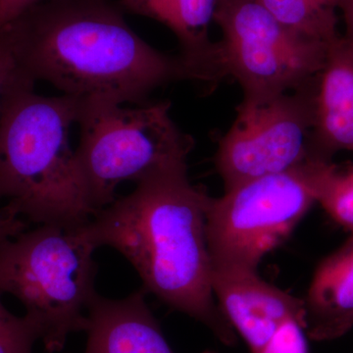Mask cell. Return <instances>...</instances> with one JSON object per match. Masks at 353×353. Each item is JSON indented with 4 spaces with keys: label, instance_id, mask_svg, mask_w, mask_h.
Masks as SVG:
<instances>
[{
    "label": "cell",
    "instance_id": "cell-1",
    "mask_svg": "<svg viewBox=\"0 0 353 353\" xmlns=\"http://www.w3.org/2000/svg\"><path fill=\"white\" fill-rule=\"evenodd\" d=\"M118 0H43L12 21L26 75L81 101H145L179 81L210 88L183 55L166 54L139 38Z\"/></svg>",
    "mask_w": 353,
    "mask_h": 353
},
{
    "label": "cell",
    "instance_id": "cell-2",
    "mask_svg": "<svg viewBox=\"0 0 353 353\" xmlns=\"http://www.w3.org/2000/svg\"><path fill=\"white\" fill-rule=\"evenodd\" d=\"M209 199L190 183L188 167L162 172L99 210L83 231L97 248L110 246L119 252L138 272L146 292L231 345L236 332L211 285Z\"/></svg>",
    "mask_w": 353,
    "mask_h": 353
},
{
    "label": "cell",
    "instance_id": "cell-3",
    "mask_svg": "<svg viewBox=\"0 0 353 353\" xmlns=\"http://www.w3.org/2000/svg\"><path fill=\"white\" fill-rule=\"evenodd\" d=\"M81 101L46 97L34 85L13 90L0 108V199L7 214L38 225L83 226L97 212L83 190L70 130Z\"/></svg>",
    "mask_w": 353,
    "mask_h": 353
},
{
    "label": "cell",
    "instance_id": "cell-4",
    "mask_svg": "<svg viewBox=\"0 0 353 353\" xmlns=\"http://www.w3.org/2000/svg\"><path fill=\"white\" fill-rule=\"evenodd\" d=\"M97 246L80 227L39 225L0 245V292L24 305L50 353L72 333L85 331L97 294Z\"/></svg>",
    "mask_w": 353,
    "mask_h": 353
},
{
    "label": "cell",
    "instance_id": "cell-5",
    "mask_svg": "<svg viewBox=\"0 0 353 353\" xmlns=\"http://www.w3.org/2000/svg\"><path fill=\"white\" fill-rule=\"evenodd\" d=\"M77 166L95 212L117 199L121 183H138L162 172L188 167L194 139L170 115L171 102L126 108L123 104L81 101Z\"/></svg>",
    "mask_w": 353,
    "mask_h": 353
},
{
    "label": "cell",
    "instance_id": "cell-6",
    "mask_svg": "<svg viewBox=\"0 0 353 353\" xmlns=\"http://www.w3.org/2000/svg\"><path fill=\"white\" fill-rule=\"evenodd\" d=\"M331 162L310 157L289 170L210 196L206 230L212 267L257 271L318 203Z\"/></svg>",
    "mask_w": 353,
    "mask_h": 353
},
{
    "label": "cell",
    "instance_id": "cell-7",
    "mask_svg": "<svg viewBox=\"0 0 353 353\" xmlns=\"http://www.w3.org/2000/svg\"><path fill=\"white\" fill-rule=\"evenodd\" d=\"M214 22L223 34L221 73L240 83L241 101L259 103L305 87L324 65L329 43L281 24L259 0H217Z\"/></svg>",
    "mask_w": 353,
    "mask_h": 353
},
{
    "label": "cell",
    "instance_id": "cell-8",
    "mask_svg": "<svg viewBox=\"0 0 353 353\" xmlns=\"http://www.w3.org/2000/svg\"><path fill=\"white\" fill-rule=\"evenodd\" d=\"M316 79L266 101L241 102L215 154L225 192L253 179L289 170L310 157Z\"/></svg>",
    "mask_w": 353,
    "mask_h": 353
},
{
    "label": "cell",
    "instance_id": "cell-9",
    "mask_svg": "<svg viewBox=\"0 0 353 353\" xmlns=\"http://www.w3.org/2000/svg\"><path fill=\"white\" fill-rule=\"evenodd\" d=\"M211 285L221 311L252 353H259L287 322L304 329L303 299L266 282L257 271L212 267Z\"/></svg>",
    "mask_w": 353,
    "mask_h": 353
},
{
    "label": "cell",
    "instance_id": "cell-10",
    "mask_svg": "<svg viewBox=\"0 0 353 353\" xmlns=\"http://www.w3.org/2000/svg\"><path fill=\"white\" fill-rule=\"evenodd\" d=\"M343 150L353 152V44L339 36L316 79L310 157L332 161Z\"/></svg>",
    "mask_w": 353,
    "mask_h": 353
},
{
    "label": "cell",
    "instance_id": "cell-11",
    "mask_svg": "<svg viewBox=\"0 0 353 353\" xmlns=\"http://www.w3.org/2000/svg\"><path fill=\"white\" fill-rule=\"evenodd\" d=\"M146 292L119 299L97 292L88 308L85 353H175L146 303Z\"/></svg>",
    "mask_w": 353,
    "mask_h": 353
},
{
    "label": "cell",
    "instance_id": "cell-12",
    "mask_svg": "<svg viewBox=\"0 0 353 353\" xmlns=\"http://www.w3.org/2000/svg\"><path fill=\"white\" fill-rule=\"evenodd\" d=\"M322 260L303 299L304 331L315 341H331L353 327V232Z\"/></svg>",
    "mask_w": 353,
    "mask_h": 353
},
{
    "label": "cell",
    "instance_id": "cell-13",
    "mask_svg": "<svg viewBox=\"0 0 353 353\" xmlns=\"http://www.w3.org/2000/svg\"><path fill=\"white\" fill-rule=\"evenodd\" d=\"M125 11L162 23L175 34L181 54L208 76L211 85L223 79L218 57V43L208 36L214 21L217 0H118Z\"/></svg>",
    "mask_w": 353,
    "mask_h": 353
},
{
    "label": "cell",
    "instance_id": "cell-14",
    "mask_svg": "<svg viewBox=\"0 0 353 353\" xmlns=\"http://www.w3.org/2000/svg\"><path fill=\"white\" fill-rule=\"evenodd\" d=\"M262 6L292 31L330 43L338 38V17L315 0H259Z\"/></svg>",
    "mask_w": 353,
    "mask_h": 353
},
{
    "label": "cell",
    "instance_id": "cell-15",
    "mask_svg": "<svg viewBox=\"0 0 353 353\" xmlns=\"http://www.w3.org/2000/svg\"><path fill=\"white\" fill-rule=\"evenodd\" d=\"M318 203L334 222L352 233L353 164L347 168H341L333 162L329 164L323 179Z\"/></svg>",
    "mask_w": 353,
    "mask_h": 353
},
{
    "label": "cell",
    "instance_id": "cell-16",
    "mask_svg": "<svg viewBox=\"0 0 353 353\" xmlns=\"http://www.w3.org/2000/svg\"><path fill=\"white\" fill-rule=\"evenodd\" d=\"M34 83L21 67L15 30L10 22L0 29V108L13 90Z\"/></svg>",
    "mask_w": 353,
    "mask_h": 353
},
{
    "label": "cell",
    "instance_id": "cell-17",
    "mask_svg": "<svg viewBox=\"0 0 353 353\" xmlns=\"http://www.w3.org/2000/svg\"><path fill=\"white\" fill-rule=\"evenodd\" d=\"M0 292V353H32L39 340L38 329L26 316L12 314L2 303Z\"/></svg>",
    "mask_w": 353,
    "mask_h": 353
},
{
    "label": "cell",
    "instance_id": "cell-18",
    "mask_svg": "<svg viewBox=\"0 0 353 353\" xmlns=\"http://www.w3.org/2000/svg\"><path fill=\"white\" fill-rule=\"evenodd\" d=\"M259 353H309L303 327L294 320L285 323Z\"/></svg>",
    "mask_w": 353,
    "mask_h": 353
},
{
    "label": "cell",
    "instance_id": "cell-19",
    "mask_svg": "<svg viewBox=\"0 0 353 353\" xmlns=\"http://www.w3.org/2000/svg\"><path fill=\"white\" fill-rule=\"evenodd\" d=\"M43 0H0V29Z\"/></svg>",
    "mask_w": 353,
    "mask_h": 353
},
{
    "label": "cell",
    "instance_id": "cell-20",
    "mask_svg": "<svg viewBox=\"0 0 353 353\" xmlns=\"http://www.w3.org/2000/svg\"><path fill=\"white\" fill-rule=\"evenodd\" d=\"M27 228V222L22 218L7 214L2 209L0 210V245L19 236L28 230Z\"/></svg>",
    "mask_w": 353,
    "mask_h": 353
},
{
    "label": "cell",
    "instance_id": "cell-21",
    "mask_svg": "<svg viewBox=\"0 0 353 353\" xmlns=\"http://www.w3.org/2000/svg\"><path fill=\"white\" fill-rule=\"evenodd\" d=\"M338 9L343 14L345 22V38L353 44V0H339Z\"/></svg>",
    "mask_w": 353,
    "mask_h": 353
},
{
    "label": "cell",
    "instance_id": "cell-22",
    "mask_svg": "<svg viewBox=\"0 0 353 353\" xmlns=\"http://www.w3.org/2000/svg\"><path fill=\"white\" fill-rule=\"evenodd\" d=\"M315 1L329 10L336 11L338 9L339 0H315Z\"/></svg>",
    "mask_w": 353,
    "mask_h": 353
},
{
    "label": "cell",
    "instance_id": "cell-23",
    "mask_svg": "<svg viewBox=\"0 0 353 353\" xmlns=\"http://www.w3.org/2000/svg\"><path fill=\"white\" fill-rule=\"evenodd\" d=\"M204 353H214V352H204Z\"/></svg>",
    "mask_w": 353,
    "mask_h": 353
}]
</instances>
